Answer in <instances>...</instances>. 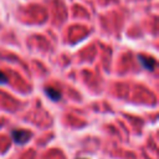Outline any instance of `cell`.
<instances>
[{"instance_id":"4","label":"cell","mask_w":159,"mask_h":159,"mask_svg":"<svg viewBox=\"0 0 159 159\" xmlns=\"http://www.w3.org/2000/svg\"><path fill=\"white\" fill-rule=\"evenodd\" d=\"M5 83H7V76L0 71V84H5Z\"/></svg>"},{"instance_id":"2","label":"cell","mask_w":159,"mask_h":159,"mask_svg":"<svg viewBox=\"0 0 159 159\" xmlns=\"http://www.w3.org/2000/svg\"><path fill=\"white\" fill-rule=\"evenodd\" d=\"M138 61L142 63V66L148 70V71H153L154 70V66H155V61L150 57H147V56H143V55H138Z\"/></svg>"},{"instance_id":"1","label":"cell","mask_w":159,"mask_h":159,"mask_svg":"<svg viewBox=\"0 0 159 159\" xmlns=\"http://www.w3.org/2000/svg\"><path fill=\"white\" fill-rule=\"evenodd\" d=\"M11 137L16 144L24 145L30 140L31 133L29 130H25V129H14V130H11Z\"/></svg>"},{"instance_id":"3","label":"cell","mask_w":159,"mask_h":159,"mask_svg":"<svg viewBox=\"0 0 159 159\" xmlns=\"http://www.w3.org/2000/svg\"><path fill=\"white\" fill-rule=\"evenodd\" d=\"M45 93L47 94V97L52 101H58L61 99V92L55 89V88H51V87H46L45 88Z\"/></svg>"}]
</instances>
